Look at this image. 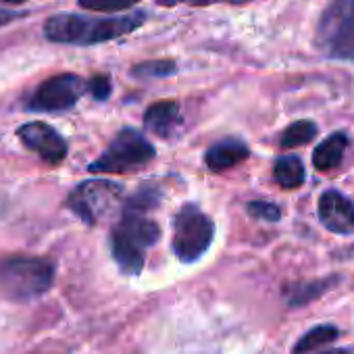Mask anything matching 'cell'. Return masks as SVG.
Wrapping results in <instances>:
<instances>
[{"label":"cell","mask_w":354,"mask_h":354,"mask_svg":"<svg viewBox=\"0 0 354 354\" xmlns=\"http://www.w3.org/2000/svg\"><path fill=\"white\" fill-rule=\"evenodd\" d=\"M19 17H21V13H17V11H7V9L0 7V28H5V26L13 24V21L19 19Z\"/></svg>","instance_id":"cell-23"},{"label":"cell","mask_w":354,"mask_h":354,"mask_svg":"<svg viewBox=\"0 0 354 354\" xmlns=\"http://www.w3.org/2000/svg\"><path fill=\"white\" fill-rule=\"evenodd\" d=\"M317 136V125L308 119L292 123L283 133H281V148H298L308 144Z\"/></svg>","instance_id":"cell-17"},{"label":"cell","mask_w":354,"mask_h":354,"mask_svg":"<svg viewBox=\"0 0 354 354\" xmlns=\"http://www.w3.org/2000/svg\"><path fill=\"white\" fill-rule=\"evenodd\" d=\"M319 219L333 234L354 232V203L337 190H327L319 198Z\"/></svg>","instance_id":"cell-10"},{"label":"cell","mask_w":354,"mask_h":354,"mask_svg":"<svg viewBox=\"0 0 354 354\" xmlns=\"http://www.w3.org/2000/svg\"><path fill=\"white\" fill-rule=\"evenodd\" d=\"M337 333H339V331H337V327H333V325H317V327H313L310 331H306V333L300 337V342L292 348V354L315 352L317 348H321V346L333 342V339L337 337Z\"/></svg>","instance_id":"cell-15"},{"label":"cell","mask_w":354,"mask_h":354,"mask_svg":"<svg viewBox=\"0 0 354 354\" xmlns=\"http://www.w3.org/2000/svg\"><path fill=\"white\" fill-rule=\"evenodd\" d=\"M19 140L26 148L36 152L44 162L59 165L67 156V142L65 138L44 121H30L17 129Z\"/></svg>","instance_id":"cell-9"},{"label":"cell","mask_w":354,"mask_h":354,"mask_svg":"<svg viewBox=\"0 0 354 354\" xmlns=\"http://www.w3.org/2000/svg\"><path fill=\"white\" fill-rule=\"evenodd\" d=\"M182 125V111L175 100H158L144 113V127L158 138H171Z\"/></svg>","instance_id":"cell-11"},{"label":"cell","mask_w":354,"mask_h":354,"mask_svg":"<svg viewBox=\"0 0 354 354\" xmlns=\"http://www.w3.org/2000/svg\"><path fill=\"white\" fill-rule=\"evenodd\" d=\"M250 156L248 146L242 140L236 138H227L221 140L217 144H213L207 154H205V162L211 171H225L230 167H236L238 162L246 160Z\"/></svg>","instance_id":"cell-12"},{"label":"cell","mask_w":354,"mask_h":354,"mask_svg":"<svg viewBox=\"0 0 354 354\" xmlns=\"http://www.w3.org/2000/svg\"><path fill=\"white\" fill-rule=\"evenodd\" d=\"M319 354H350L348 350H327V352H319Z\"/></svg>","instance_id":"cell-25"},{"label":"cell","mask_w":354,"mask_h":354,"mask_svg":"<svg viewBox=\"0 0 354 354\" xmlns=\"http://www.w3.org/2000/svg\"><path fill=\"white\" fill-rule=\"evenodd\" d=\"M86 90L92 94L94 100L104 102V100H109V96H111V92H113L111 77H109V75H94V77L86 84Z\"/></svg>","instance_id":"cell-21"},{"label":"cell","mask_w":354,"mask_h":354,"mask_svg":"<svg viewBox=\"0 0 354 354\" xmlns=\"http://www.w3.org/2000/svg\"><path fill=\"white\" fill-rule=\"evenodd\" d=\"M177 73V63L171 59H158V61H144L131 67V75L140 80H150V77H169Z\"/></svg>","instance_id":"cell-18"},{"label":"cell","mask_w":354,"mask_h":354,"mask_svg":"<svg viewBox=\"0 0 354 354\" xmlns=\"http://www.w3.org/2000/svg\"><path fill=\"white\" fill-rule=\"evenodd\" d=\"M331 279H319V281H306V283H294L286 290V298L292 306H300L306 304L315 298H319L329 286Z\"/></svg>","instance_id":"cell-16"},{"label":"cell","mask_w":354,"mask_h":354,"mask_svg":"<svg viewBox=\"0 0 354 354\" xmlns=\"http://www.w3.org/2000/svg\"><path fill=\"white\" fill-rule=\"evenodd\" d=\"M55 267L42 259L11 257L0 263V292L11 300H34L50 290Z\"/></svg>","instance_id":"cell-3"},{"label":"cell","mask_w":354,"mask_h":354,"mask_svg":"<svg viewBox=\"0 0 354 354\" xmlns=\"http://www.w3.org/2000/svg\"><path fill=\"white\" fill-rule=\"evenodd\" d=\"M3 5H13V7H17V5H24V3H28V0H0Z\"/></svg>","instance_id":"cell-24"},{"label":"cell","mask_w":354,"mask_h":354,"mask_svg":"<svg viewBox=\"0 0 354 354\" xmlns=\"http://www.w3.org/2000/svg\"><path fill=\"white\" fill-rule=\"evenodd\" d=\"M348 148V133L346 131H335L331 133L327 140H323L315 152H313V165L317 171L325 173V171H333L342 158H344V152Z\"/></svg>","instance_id":"cell-13"},{"label":"cell","mask_w":354,"mask_h":354,"mask_svg":"<svg viewBox=\"0 0 354 354\" xmlns=\"http://www.w3.org/2000/svg\"><path fill=\"white\" fill-rule=\"evenodd\" d=\"M315 44L329 59L354 61V0H331L325 7Z\"/></svg>","instance_id":"cell-4"},{"label":"cell","mask_w":354,"mask_h":354,"mask_svg":"<svg viewBox=\"0 0 354 354\" xmlns=\"http://www.w3.org/2000/svg\"><path fill=\"white\" fill-rule=\"evenodd\" d=\"M158 236V225L146 213L123 207V215L111 236V250L119 269L127 275H138L144 267L146 250L156 244Z\"/></svg>","instance_id":"cell-2"},{"label":"cell","mask_w":354,"mask_h":354,"mask_svg":"<svg viewBox=\"0 0 354 354\" xmlns=\"http://www.w3.org/2000/svg\"><path fill=\"white\" fill-rule=\"evenodd\" d=\"M86 92V82L75 73H59L42 82L32 98L28 100L30 111L38 113H57L67 111L77 104Z\"/></svg>","instance_id":"cell-8"},{"label":"cell","mask_w":354,"mask_h":354,"mask_svg":"<svg viewBox=\"0 0 354 354\" xmlns=\"http://www.w3.org/2000/svg\"><path fill=\"white\" fill-rule=\"evenodd\" d=\"M248 213L254 217V219H263V221H279L281 217V209L273 203H267V201H252L248 203Z\"/></svg>","instance_id":"cell-20"},{"label":"cell","mask_w":354,"mask_h":354,"mask_svg":"<svg viewBox=\"0 0 354 354\" xmlns=\"http://www.w3.org/2000/svg\"><path fill=\"white\" fill-rule=\"evenodd\" d=\"M121 203V188L113 182L92 180L80 184L67 198V207L88 225L109 217Z\"/></svg>","instance_id":"cell-7"},{"label":"cell","mask_w":354,"mask_h":354,"mask_svg":"<svg viewBox=\"0 0 354 354\" xmlns=\"http://www.w3.org/2000/svg\"><path fill=\"white\" fill-rule=\"evenodd\" d=\"M273 177H275V182L286 190L298 188L304 184V165L294 154L281 156V158H277V162L273 167Z\"/></svg>","instance_id":"cell-14"},{"label":"cell","mask_w":354,"mask_h":354,"mask_svg":"<svg viewBox=\"0 0 354 354\" xmlns=\"http://www.w3.org/2000/svg\"><path fill=\"white\" fill-rule=\"evenodd\" d=\"M215 225L198 207L186 205L173 221V252L182 263L198 261L211 246Z\"/></svg>","instance_id":"cell-6"},{"label":"cell","mask_w":354,"mask_h":354,"mask_svg":"<svg viewBox=\"0 0 354 354\" xmlns=\"http://www.w3.org/2000/svg\"><path fill=\"white\" fill-rule=\"evenodd\" d=\"M219 3H236V0H156L158 7H177V5H186V7H211Z\"/></svg>","instance_id":"cell-22"},{"label":"cell","mask_w":354,"mask_h":354,"mask_svg":"<svg viewBox=\"0 0 354 354\" xmlns=\"http://www.w3.org/2000/svg\"><path fill=\"white\" fill-rule=\"evenodd\" d=\"M148 15L144 11H133L115 17H88L77 13H57L50 15L42 34L53 44H71V46H92L111 40H119L127 34H133L146 24Z\"/></svg>","instance_id":"cell-1"},{"label":"cell","mask_w":354,"mask_h":354,"mask_svg":"<svg viewBox=\"0 0 354 354\" xmlns=\"http://www.w3.org/2000/svg\"><path fill=\"white\" fill-rule=\"evenodd\" d=\"M142 0H77V7L94 13H119L136 7Z\"/></svg>","instance_id":"cell-19"},{"label":"cell","mask_w":354,"mask_h":354,"mask_svg":"<svg viewBox=\"0 0 354 354\" xmlns=\"http://www.w3.org/2000/svg\"><path fill=\"white\" fill-rule=\"evenodd\" d=\"M154 158V146L136 129H121L106 150L90 162L92 173H127L142 169Z\"/></svg>","instance_id":"cell-5"}]
</instances>
